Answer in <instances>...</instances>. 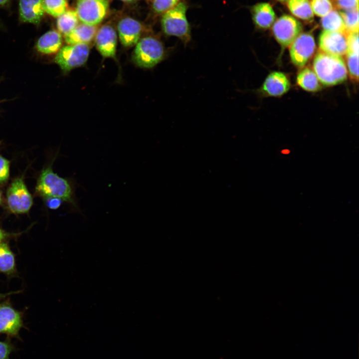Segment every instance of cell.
Masks as SVG:
<instances>
[{
  "label": "cell",
  "instance_id": "cell-1",
  "mask_svg": "<svg viewBox=\"0 0 359 359\" xmlns=\"http://www.w3.org/2000/svg\"><path fill=\"white\" fill-rule=\"evenodd\" d=\"M35 191L45 199L59 198L71 205L76 211L81 212L73 183L55 173L51 167L41 171L37 181Z\"/></svg>",
  "mask_w": 359,
  "mask_h": 359
},
{
  "label": "cell",
  "instance_id": "cell-2",
  "mask_svg": "<svg viewBox=\"0 0 359 359\" xmlns=\"http://www.w3.org/2000/svg\"><path fill=\"white\" fill-rule=\"evenodd\" d=\"M313 66L320 82L325 86L340 84L347 79L348 70L341 56L319 52L314 58Z\"/></svg>",
  "mask_w": 359,
  "mask_h": 359
},
{
  "label": "cell",
  "instance_id": "cell-3",
  "mask_svg": "<svg viewBox=\"0 0 359 359\" xmlns=\"http://www.w3.org/2000/svg\"><path fill=\"white\" fill-rule=\"evenodd\" d=\"M186 4L181 1L164 13L161 18L162 29L169 36L179 38L185 46L191 39V28L186 17Z\"/></svg>",
  "mask_w": 359,
  "mask_h": 359
},
{
  "label": "cell",
  "instance_id": "cell-4",
  "mask_svg": "<svg viewBox=\"0 0 359 359\" xmlns=\"http://www.w3.org/2000/svg\"><path fill=\"white\" fill-rule=\"evenodd\" d=\"M168 55V52L160 40L146 36L141 38L135 45L132 59L138 67L150 69L164 60Z\"/></svg>",
  "mask_w": 359,
  "mask_h": 359
},
{
  "label": "cell",
  "instance_id": "cell-5",
  "mask_svg": "<svg viewBox=\"0 0 359 359\" xmlns=\"http://www.w3.org/2000/svg\"><path fill=\"white\" fill-rule=\"evenodd\" d=\"M89 52L88 44H68L56 53L54 61L63 71L68 72L84 64Z\"/></svg>",
  "mask_w": 359,
  "mask_h": 359
},
{
  "label": "cell",
  "instance_id": "cell-6",
  "mask_svg": "<svg viewBox=\"0 0 359 359\" xmlns=\"http://www.w3.org/2000/svg\"><path fill=\"white\" fill-rule=\"evenodd\" d=\"M6 201L7 207L13 213H26L30 209L33 198L22 178H16L10 183L6 191Z\"/></svg>",
  "mask_w": 359,
  "mask_h": 359
},
{
  "label": "cell",
  "instance_id": "cell-7",
  "mask_svg": "<svg viewBox=\"0 0 359 359\" xmlns=\"http://www.w3.org/2000/svg\"><path fill=\"white\" fill-rule=\"evenodd\" d=\"M301 23L292 16L285 14L273 24L272 32L283 48L289 46L301 33Z\"/></svg>",
  "mask_w": 359,
  "mask_h": 359
},
{
  "label": "cell",
  "instance_id": "cell-8",
  "mask_svg": "<svg viewBox=\"0 0 359 359\" xmlns=\"http://www.w3.org/2000/svg\"><path fill=\"white\" fill-rule=\"evenodd\" d=\"M108 6L107 0H78L75 11L82 23L96 26L105 17Z\"/></svg>",
  "mask_w": 359,
  "mask_h": 359
},
{
  "label": "cell",
  "instance_id": "cell-9",
  "mask_svg": "<svg viewBox=\"0 0 359 359\" xmlns=\"http://www.w3.org/2000/svg\"><path fill=\"white\" fill-rule=\"evenodd\" d=\"M315 48L313 35L309 32L301 33L290 45L289 53L292 62L298 67H303L314 54Z\"/></svg>",
  "mask_w": 359,
  "mask_h": 359
},
{
  "label": "cell",
  "instance_id": "cell-10",
  "mask_svg": "<svg viewBox=\"0 0 359 359\" xmlns=\"http://www.w3.org/2000/svg\"><path fill=\"white\" fill-rule=\"evenodd\" d=\"M22 327L21 312L13 308L8 301L0 304V334L16 337Z\"/></svg>",
  "mask_w": 359,
  "mask_h": 359
},
{
  "label": "cell",
  "instance_id": "cell-11",
  "mask_svg": "<svg viewBox=\"0 0 359 359\" xmlns=\"http://www.w3.org/2000/svg\"><path fill=\"white\" fill-rule=\"evenodd\" d=\"M347 34L324 30L319 37L320 49L323 52L341 57L347 51Z\"/></svg>",
  "mask_w": 359,
  "mask_h": 359
},
{
  "label": "cell",
  "instance_id": "cell-12",
  "mask_svg": "<svg viewBox=\"0 0 359 359\" xmlns=\"http://www.w3.org/2000/svg\"><path fill=\"white\" fill-rule=\"evenodd\" d=\"M97 49L105 58H115L117 45V36L114 28L104 25L97 30L95 37Z\"/></svg>",
  "mask_w": 359,
  "mask_h": 359
},
{
  "label": "cell",
  "instance_id": "cell-13",
  "mask_svg": "<svg viewBox=\"0 0 359 359\" xmlns=\"http://www.w3.org/2000/svg\"><path fill=\"white\" fill-rule=\"evenodd\" d=\"M117 29L120 42L125 47L135 46L141 39L142 25L132 18L122 19L118 24Z\"/></svg>",
  "mask_w": 359,
  "mask_h": 359
},
{
  "label": "cell",
  "instance_id": "cell-14",
  "mask_svg": "<svg viewBox=\"0 0 359 359\" xmlns=\"http://www.w3.org/2000/svg\"><path fill=\"white\" fill-rule=\"evenodd\" d=\"M290 88V82L286 75L279 71L270 73L265 78L258 92L273 97L281 96Z\"/></svg>",
  "mask_w": 359,
  "mask_h": 359
},
{
  "label": "cell",
  "instance_id": "cell-15",
  "mask_svg": "<svg viewBox=\"0 0 359 359\" xmlns=\"http://www.w3.org/2000/svg\"><path fill=\"white\" fill-rule=\"evenodd\" d=\"M19 11L21 21L38 24L45 11L43 0H19Z\"/></svg>",
  "mask_w": 359,
  "mask_h": 359
},
{
  "label": "cell",
  "instance_id": "cell-16",
  "mask_svg": "<svg viewBox=\"0 0 359 359\" xmlns=\"http://www.w3.org/2000/svg\"><path fill=\"white\" fill-rule=\"evenodd\" d=\"M252 18L255 26L261 29H267L274 23L275 12L270 3L260 2L254 5L251 9Z\"/></svg>",
  "mask_w": 359,
  "mask_h": 359
},
{
  "label": "cell",
  "instance_id": "cell-17",
  "mask_svg": "<svg viewBox=\"0 0 359 359\" xmlns=\"http://www.w3.org/2000/svg\"><path fill=\"white\" fill-rule=\"evenodd\" d=\"M62 35L57 31L51 30L46 32L38 39L36 49L43 55L56 54L62 46Z\"/></svg>",
  "mask_w": 359,
  "mask_h": 359
},
{
  "label": "cell",
  "instance_id": "cell-18",
  "mask_svg": "<svg viewBox=\"0 0 359 359\" xmlns=\"http://www.w3.org/2000/svg\"><path fill=\"white\" fill-rule=\"evenodd\" d=\"M97 30L96 26L82 23L65 35L64 39L68 44H88L95 38Z\"/></svg>",
  "mask_w": 359,
  "mask_h": 359
},
{
  "label": "cell",
  "instance_id": "cell-19",
  "mask_svg": "<svg viewBox=\"0 0 359 359\" xmlns=\"http://www.w3.org/2000/svg\"><path fill=\"white\" fill-rule=\"evenodd\" d=\"M0 272L8 277L17 275L15 256L6 241L0 243Z\"/></svg>",
  "mask_w": 359,
  "mask_h": 359
},
{
  "label": "cell",
  "instance_id": "cell-20",
  "mask_svg": "<svg viewBox=\"0 0 359 359\" xmlns=\"http://www.w3.org/2000/svg\"><path fill=\"white\" fill-rule=\"evenodd\" d=\"M298 85L309 92H316L320 90V82L315 72L311 68L302 69L297 76Z\"/></svg>",
  "mask_w": 359,
  "mask_h": 359
},
{
  "label": "cell",
  "instance_id": "cell-21",
  "mask_svg": "<svg viewBox=\"0 0 359 359\" xmlns=\"http://www.w3.org/2000/svg\"><path fill=\"white\" fill-rule=\"evenodd\" d=\"M287 6L295 16L306 21L313 19L314 13L309 0H288Z\"/></svg>",
  "mask_w": 359,
  "mask_h": 359
},
{
  "label": "cell",
  "instance_id": "cell-22",
  "mask_svg": "<svg viewBox=\"0 0 359 359\" xmlns=\"http://www.w3.org/2000/svg\"><path fill=\"white\" fill-rule=\"evenodd\" d=\"M321 23L325 30L347 33L343 18L336 10L333 9L322 17Z\"/></svg>",
  "mask_w": 359,
  "mask_h": 359
},
{
  "label": "cell",
  "instance_id": "cell-23",
  "mask_svg": "<svg viewBox=\"0 0 359 359\" xmlns=\"http://www.w3.org/2000/svg\"><path fill=\"white\" fill-rule=\"evenodd\" d=\"M79 23V19L75 10H66L57 20V27L59 32L65 36L73 29Z\"/></svg>",
  "mask_w": 359,
  "mask_h": 359
},
{
  "label": "cell",
  "instance_id": "cell-24",
  "mask_svg": "<svg viewBox=\"0 0 359 359\" xmlns=\"http://www.w3.org/2000/svg\"><path fill=\"white\" fill-rule=\"evenodd\" d=\"M339 12L344 21L347 32H359V8Z\"/></svg>",
  "mask_w": 359,
  "mask_h": 359
},
{
  "label": "cell",
  "instance_id": "cell-25",
  "mask_svg": "<svg viewBox=\"0 0 359 359\" xmlns=\"http://www.w3.org/2000/svg\"><path fill=\"white\" fill-rule=\"evenodd\" d=\"M44 11L53 17H59L67 8V0H43Z\"/></svg>",
  "mask_w": 359,
  "mask_h": 359
},
{
  "label": "cell",
  "instance_id": "cell-26",
  "mask_svg": "<svg viewBox=\"0 0 359 359\" xmlns=\"http://www.w3.org/2000/svg\"><path fill=\"white\" fill-rule=\"evenodd\" d=\"M311 6L313 13L323 17L333 10V5L330 0H311Z\"/></svg>",
  "mask_w": 359,
  "mask_h": 359
},
{
  "label": "cell",
  "instance_id": "cell-27",
  "mask_svg": "<svg viewBox=\"0 0 359 359\" xmlns=\"http://www.w3.org/2000/svg\"><path fill=\"white\" fill-rule=\"evenodd\" d=\"M180 0H152V5L154 11L158 14H163L174 7Z\"/></svg>",
  "mask_w": 359,
  "mask_h": 359
},
{
  "label": "cell",
  "instance_id": "cell-28",
  "mask_svg": "<svg viewBox=\"0 0 359 359\" xmlns=\"http://www.w3.org/2000/svg\"><path fill=\"white\" fill-rule=\"evenodd\" d=\"M348 70L352 78L357 81L359 77V53H347Z\"/></svg>",
  "mask_w": 359,
  "mask_h": 359
},
{
  "label": "cell",
  "instance_id": "cell-29",
  "mask_svg": "<svg viewBox=\"0 0 359 359\" xmlns=\"http://www.w3.org/2000/svg\"><path fill=\"white\" fill-rule=\"evenodd\" d=\"M347 53H359V32L347 33Z\"/></svg>",
  "mask_w": 359,
  "mask_h": 359
},
{
  "label": "cell",
  "instance_id": "cell-30",
  "mask_svg": "<svg viewBox=\"0 0 359 359\" xmlns=\"http://www.w3.org/2000/svg\"><path fill=\"white\" fill-rule=\"evenodd\" d=\"M9 161L0 155V183L5 182L9 177Z\"/></svg>",
  "mask_w": 359,
  "mask_h": 359
},
{
  "label": "cell",
  "instance_id": "cell-31",
  "mask_svg": "<svg viewBox=\"0 0 359 359\" xmlns=\"http://www.w3.org/2000/svg\"><path fill=\"white\" fill-rule=\"evenodd\" d=\"M337 6L343 10H349L359 8V0H334Z\"/></svg>",
  "mask_w": 359,
  "mask_h": 359
},
{
  "label": "cell",
  "instance_id": "cell-32",
  "mask_svg": "<svg viewBox=\"0 0 359 359\" xmlns=\"http://www.w3.org/2000/svg\"><path fill=\"white\" fill-rule=\"evenodd\" d=\"M12 348L9 342L0 341V359H9Z\"/></svg>",
  "mask_w": 359,
  "mask_h": 359
},
{
  "label": "cell",
  "instance_id": "cell-33",
  "mask_svg": "<svg viewBox=\"0 0 359 359\" xmlns=\"http://www.w3.org/2000/svg\"><path fill=\"white\" fill-rule=\"evenodd\" d=\"M46 199L47 206L51 209H56L59 208L63 201L61 199L57 198H48Z\"/></svg>",
  "mask_w": 359,
  "mask_h": 359
},
{
  "label": "cell",
  "instance_id": "cell-34",
  "mask_svg": "<svg viewBox=\"0 0 359 359\" xmlns=\"http://www.w3.org/2000/svg\"><path fill=\"white\" fill-rule=\"evenodd\" d=\"M17 234L6 232L0 227V243L16 236Z\"/></svg>",
  "mask_w": 359,
  "mask_h": 359
},
{
  "label": "cell",
  "instance_id": "cell-35",
  "mask_svg": "<svg viewBox=\"0 0 359 359\" xmlns=\"http://www.w3.org/2000/svg\"><path fill=\"white\" fill-rule=\"evenodd\" d=\"M18 292H19V291H18V292H9V293H4V294H3V293H0V301H1V300L4 299L5 297H6L7 296H9V295H10L13 294L17 293H18Z\"/></svg>",
  "mask_w": 359,
  "mask_h": 359
},
{
  "label": "cell",
  "instance_id": "cell-36",
  "mask_svg": "<svg viewBox=\"0 0 359 359\" xmlns=\"http://www.w3.org/2000/svg\"><path fill=\"white\" fill-rule=\"evenodd\" d=\"M8 0H0V6L4 5Z\"/></svg>",
  "mask_w": 359,
  "mask_h": 359
},
{
  "label": "cell",
  "instance_id": "cell-37",
  "mask_svg": "<svg viewBox=\"0 0 359 359\" xmlns=\"http://www.w3.org/2000/svg\"><path fill=\"white\" fill-rule=\"evenodd\" d=\"M282 153H283V154H288V153H289V151L288 150H284L282 151Z\"/></svg>",
  "mask_w": 359,
  "mask_h": 359
},
{
  "label": "cell",
  "instance_id": "cell-38",
  "mask_svg": "<svg viewBox=\"0 0 359 359\" xmlns=\"http://www.w3.org/2000/svg\"><path fill=\"white\" fill-rule=\"evenodd\" d=\"M122 0L124 1H127V2H132L133 1H135L136 0Z\"/></svg>",
  "mask_w": 359,
  "mask_h": 359
},
{
  "label": "cell",
  "instance_id": "cell-39",
  "mask_svg": "<svg viewBox=\"0 0 359 359\" xmlns=\"http://www.w3.org/2000/svg\"><path fill=\"white\" fill-rule=\"evenodd\" d=\"M1 200H2L1 193V192H0V204L1 202Z\"/></svg>",
  "mask_w": 359,
  "mask_h": 359
},
{
  "label": "cell",
  "instance_id": "cell-40",
  "mask_svg": "<svg viewBox=\"0 0 359 359\" xmlns=\"http://www.w3.org/2000/svg\"><path fill=\"white\" fill-rule=\"evenodd\" d=\"M278 0L279 1H281V2H284V1H288V0Z\"/></svg>",
  "mask_w": 359,
  "mask_h": 359
}]
</instances>
